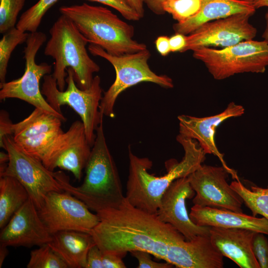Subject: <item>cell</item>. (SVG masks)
I'll return each instance as SVG.
<instances>
[{
	"mask_svg": "<svg viewBox=\"0 0 268 268\" xmlns=\"http://www.w3.org/2000/svg\"><path fill=\"white\" fill-rule=\"evenodd\" d=\"M96 213L99 222L89 234L103 253L123 258L128 252L140 250L165 261L168 247L186 240L171 225L134 206L126 198L119 207Z\"/></svg>",
	"mask_w": 268,
	"mask_h": 268,
	"instance_id": "6da1fadb",
	"label": "cell"
},
{
	"mask_svg": "<svg viewBox=\"0 0 268 268\" xmlns=\"http://www.w3.org/2000/svg\"><path fill=\"white\" fill-rule=\"evenodd\" d=\"M176 139L184 148V156L180 162L172 160L166 162L167 173L161 176L149 173L152 161L147 157L134 155L129 147V175L125 197L134 206L156 214L161 198L171 184L189 176L205 160L206 154L196 140L180 134Z\"/></svg>",
	"mask_w": 268,
	"mask_h": 268,
	"instance_id": "7a4b0ae2",
	"label": "cell"
},
{
	"mask_svg": "<svg viewBox=\"0 0 268 268\" xmlns=\"http://www.w3.org/2000/svg\"><path fill=\"white\" fill-rule=\"evenodd\" d=\"M82 184L74 187L63 171H57V179L64 191L82 201L96 212L117 208L126 197L114 159L108 148L102 120L96 131V138L85 167Z\"/></svg>",
	"mask_w": 268,
	"mask_h": 268,
	"instance_id": "3957f363",
	"label": "cell"
},
{
	"mask_svg": "<svg viewBox=\"0 0 268 268\" xmlns=\"http://www.w3.org/2000/svg\"><path fill=\"white\" fill-rule=\"evenodd\" d=\"M51 38L44 49V54L55 60L53 76L61 91L65 90L67 67L74 71V78L80 89L89 88L93 80V73L100 70L99 66L92 60L87 51L88 40L73 22L61 15L49 30Z\"/></svg>",
	"mask_w": 268,
	"mask_h": 268,
	"instance_id": "277c9868",
	"label": "cell"
},
{
	"mask_svg": "<svg viewBox=\"0 0 268 268\" xmlns=\"http://www.w3.org/2000/svg\"><path fill=\"white\" fill-rule=\"evenodd\" d=\"M59 11L73 22L88 43L99 46L110 55L120 56L147 49L145 44L133 39L134 26L105 7L83 3L62 6Z\"/></svg>",
	"mask_w": 268,
	"mask_h": 268,
	"instance_id": "5b68a950",
	"label": "cell"
},
{
	"mask_svg": "<svg viewBox=\"0 0 268 268\" xmlns=\"http://www.w3.org/2000/svg\"><path fill=\"white\" fill-rule=\"evenodd\" d=\"M89 52L107 60L116 71L114 82L104 93L99 106L103 116L114 118V105L119 95L127 88L142 82H149L165 88L174 87L172 79L166 75H158L149 67L148 61L151 54L146 49L139 52L115 56L108 54L99 46L90 44Z\"/></svg>",
	"mask_w": 268,
	"mask_h": 268,
	"instance_id": "8992f818",
	"label": "cell"
},
{
	"mask_svg": "<svg viewBox=\"0 0 268 268\" xmlns=\"http://www.w3.org/2000/svg\"><path fill=\"white\" fill-rule=\"evenodd\" d=\"M66 81L67 84L66 90L59 89L56 79L52 74L43 77L44 81L41 91L45 96L48 103L57 112L62 113L61 107L67 105L80 116L83 124L87 141L92 147L96 138V131L103 115L99 111L102 98V89L100 86L99 76L94 77L91 86L86 89H80L76 85L73 70L68 67Z\"/></svg>",
	"mask_w": 268,
	"mask_h": 268,
	"instance_id": "52a82bcc",
	"label": "cell"
},
{
	"mask_svg": "<svg viewBox=\"0 0 268 268\" xmlns=\"http://www.w3.org/2000/svg\"><path fill=\"white\" fill-rule=\"evenodd\" d=\"M193 51L194 58L203 63L216 80L244 72L264 73L268 66L265 40H245L220 50L201 47Z\"/></svg>",
	"mask_w": 268,
	"mask_h": 268,
	"instance_id": "ba28073f",
	"label": "cell"
},
{
	"mask_svg": "<svg viewBox=\"0 0 268 268\" xmlns=\"http://www.w3.org/2000/svg\"><path fill=\"white\" fill-rule=\"evenodd\" d=\"M47 40L42 32L30 33L24 49L25 68L22 76L13 80L0 84V99L17 98L26 101L35 108L52 114L63 122L66 121L63 113L56 111L43 96L40 87L42 77L50 74L52 66L46 63L37 64L36 55Z\"/></svg>",
	"mask_w": 268,
	"mask_h": 268,
	"instance_id": "9c48e42d",
	"label": "cell"
},
{
	"mask_svg": "<svg viewBox=\"0 0 268 268\" xmlns=\"http://www.w3.org/2000/svg\"><path fill=\"white\" fill-rule=\"evenodd\" d=\"M9 155L5 171L0 177L11 176L27 190L37 209L52 192H64L57 179V171L47 168L41 161L23 151L14 142L12 135H6L0 143Z\"/></svg>",
	"mask_w": 268,
	"mask_h": 268,
	"instance_id": "30bf717a",
	"label": "cell"
},
{
	"mask_svg": "<svg viewBox=\"0 0 268 268\" xmlns=\"http://www.w3.org/2000/svg\"><path fill=\"white\" fill-rule=\"evenodd\" d=\"M39 215L49 233L76 231L89 233L99 222L81 200L65 191L52 192L38 209Z\"/></svg>",
	"mask_w": 268,
	"mask_h": 268,
	"instance_id": "8fae6325",
	"label": "cell"
},
{
	"mask_svg": "<svg viewBox=\"0 0 268 268\" xmlns=\"http://www.w3.org/2000/svg\"><path fill=\"white\" fill-rule=\"evenodd\" d=\"M228 174L222 166L201 164L188 176L195 192L194 205L243 212V201L227 183Z\"/></svg>",
	"mask_w": 268,
	"mask_h": 268,
	"instance_id": "7c38bea8",
	"label": "cell"
},
{
	"mask_svg": "<svg viewBox=\"0 0 268 268\" xmlns=\"http://www.w3.org/2000/svg\"><path fill=\"white\" fill-rule=\"evenodd\" d=\"M252 15L240 13L203 24L186 36V45L182 53L201 47L225 48L253 40L257 30L249 22Z\"/></svg>",
	"mask_w": 268,
	"mask_h": 268,
	"instance_id": "4fadbf2b",
	"label": "cell"
},
{
	"mask_svg": "<svg viewBox=\"0 0 268 268\" xmlns=\"http://www.w3.org/2000/svg\"><path fill=\"white\" fill-rule=\"evenodd\" d=\"M195 195L188 177L177 179L163 194L156 213L160 220L173 226L187 241L199 235H209L210 227L196 225L188 213L186 200Z\"/></svg>",
	"mask_w": 268,
	"mask_h": 268,
	"instance_id": "5bb4252c",
	"label": "cell"
},
{
	"mask_svg": "<svg viewBox=\"0 0 268 268\" xmlns=\"http://www.w3.org/2000/svg\"><path fill=\"white\" fill-rule=\"evenodd\" d=\"M244 112L245 109L242 105L231 102L223 111L215 115L201 118L179 115V134L196 140L206 154H212L218 157L222 166L233 179L240 180L237 172L227 165L223 154L217 147L215 133L216 128L223 122L232 117L241 116Z\"/></svg>",
	"mask_w": 268,
	"mask_h": 268,
	"instance_id": "9a60e30c",
	"label": "cell"
},
{
	"mask_svg": "<svg viewBox=\"0 0 268 268\" xmlns=\"http://www.w3.org/2000/svg\"><path fill=\"white\" fill-rule=\"evenodd\" d=\"M52 239L30 198L1 229L0 244L31 247L49 243Z\"/></svg>",
	"mask_w": 268,
	"mask_h": 268,
	"instance_id": "2e32d148",
	"label": "cell"
},
{
	"mask_svg": "<svg viewBox=\"0 0 268 268\" xmlns=\"http://www.w3.org/2000/svg\"><path fill=\"white\" fill-rule=\"evenodd\" d=\"M92 147L86 138L82 121L72 123L56 146L47 168L54 171L56 168L71 172L75 179L80 180L90 156Z\"/></svg>",
	"mask_w": 268,
	"mask_h": 268,
	"instance_id": "e0dca14e",
	"label": "cell"
},
{
	"mask_svg": "<svg viewBox=\"0 0 268 268\" xmlns=\"http://www.w3.org/2000/svg\"><path fill=\"white\" fill-rule=\"evenodd\" d=\"M223 258L209 235H203L170 245L165 261L179 268H222Z\"/></svg>",
	"mask_w": 268,
	"mask_h": 268,
	"instance_id": "ac0fdd59",
	"label": "cell"
},
{
	"mask_svg": "<svg viewBox=\"0 0 268 268\" xmlns=\"http://www.w3.org/2000/svg\"><path fill=\"white\" fill-rule=\"evenodd\" d=\"M256 231L243 228L210 227L209 236L213 246L241 268H260L252 251Z\"/></svg>",
	"mask_w": 268,
	"mask_h": 268,
	"instance_id": "d6986e66",
	"label": "cell"
},
{
	"mask_svg": "<svg viewBox=\"0 0 268 268\" xmlns=\"http://www.w3.org/2000/svg\"><path fill=\"white\" fill-rule=\"evenodd\" d=\"M192 221L201 226L243 228L268 235V220L243 212L194 205L189 214Z\"/></svg>",
	"mask_w": 268,
	"mask_h": 268,
	"instance_id": "ffe728a7",
	"label": "cell"
},
{
	"mask_svg": "<svg viewBox=\"0 0 268 268\" xmlns=\"http://www.w3.org/2000/svg\"><path fill=\"white\" fill-rule=\"evenodd\" d=\"M252 0H209L200 11L187 20L175 23L176 33L189 35L203 24L240 13L254 14L256 11Z\"/></svg>",
	"mask_w": 268,
	"mask_h": 268,
	"instance_id": "44dd1931",
	"label": "cell"
},
{
	"mask_svg": "<svg viewBox=\"0 0 268 268\" xmlns=\"http://www.w3.org/2000/svg\"><path fill=\"white\" fill-rule=\"evenodd\" d=\"M48 243L70 268H85L87 255L95 244L89 233L72 230L61 231L52 235Z\"/></svg>",
	"mask_w": 268,
	"mask_h": 268,
	"instance_id": "7402d4cb",
	"label": "cell"
},
{
	"mask_svg": "<svg viewBox=\"0 0 268 268\" xmlns=\"http://www.w3.org/2000/svg\"><path fill=\"white\" fill-rule=\"evenodd\" d=\"M29 198L27 190L16 179L9 176L0 177L1 229Z\"/></svg>",
	"mask_w": 268,
	"mask_h": 268,
	"instance_id": "603a6c76",
	"label": "cell"
},
{
	"mask_svg": "<svg viewBox=\"0 0 268 268\" xmlns=\"http://www.w3.org/2000/svg\"><path fill=\"white\" fill-rule=\"evenodd\" d=\"M62 122L57 116L35 108L23 120L12 124V135L14 139H17L58 131L61 129Z\"/></svg>",
	"mask_w": 268,
	"mask_h": 268,
	"instance_id": "cb8c5ba5",
	"label": "cell"
},
{
	"mask_svg": "<svg viewBox=\"0 0 268 268\" xmlns=\"http://www.w3.org/2000/svg\"><path fill=\"white\" fill-rule=\"evenodd\" d=\"M64 134L61 129L26 138L13 140L23 151L41 161L47 168L50 157Z\"/></svg>",
	"mask_w": 268,
	"mask_h": 268,
	"instance_id": "d4e9b609",
	"label": "cell"
},
{
	"mask_svg": "<svg viewBox=\"0 0 268 268\" xmlns=\"http://www.w3.org/2000/svg\"><path fill=\"white\" fill-rule=\"evenodd\" d=\"M230 186L241 197L253 216L260 214L268 220V186L265 188L251 186L249 189L240 180H236L231 182Z\"/></svg>",
	"mask_w": 268,
	"mask_h": 268,
	"instance_id": "484cf974",
	"label": "cell"
},
{
	"mask_svg": "<svg viewBox=\"0 0 268 268\" xmlns=\"http://www.w3.org/2000/svg\"><path fill=\"white\" fill-rule=\"evenodd\" d=\"M29 34L16 27L3 34L0 41V84L6 82L8 63L12 52L18 45L26 42Z\"/></svg>",
	"mask_w": 268,
	"mask_h": 268,
	"instance_id": "4316f807",
	"label": "cell"
},
{
	"mask_svg": "<svg viewBox=\"0 0 268 268\" xmlns=\"http://www.w3.org/2000/svg\"><path fill=\"white\" fill-rule=\"evenodd\" d=\"M59 0H39L21 14L16 27L25 32H37L45 14Z\"/></svg>",
	"mask_w": 268,
	"mask_h": 268,
	"instance_id": "83f0119b",
	"label": "cell"
},
{
	"mask_svg": "<svg viewBox=\"0 0 268 268\" xmlns=\"http://www.w3.org/2000/svg\"><path fill=\"white\" fill-rule=\"evenodd\" d=\"M209 0H166L162 4L165 13L170 14L177 22H182L197 14Z\"/></svg>",
	"mask_w": 268,
	"mask_h": 268,
	"instance_id": "f1b7e54d",
	"label": "cell"
},
{
	"mask_svg": "<svg viewBox=\"0 0 268 268\" xmlns=\"http://www.w3.org/2000/svg\"><path fill=\"white\" fill-rule=\"evenodd\" d=\"M27 268H68L67 265L45 244L31 251Z\"/></svg>",
	"mask_w": 268,
	"mask_h": 268,
	"instance_id": "f546056e",
	"label": "cell"
},
{
	"mask_svg": "<svg viewBox=\"0 0 268 268\" xmlns=\"http://www.w3.org/2000/svg\"><path fill=\"white\" fill-rule=\"evenodd\" d=\"M25 0H0V33L16 27L17 17Z\"/></svg>",
	"mask_w": 268,
	"mask_h": 268,
	"instance_id": "4dcf8cb0",
	"label": "cell"
},
{
	"mask_svg": "<svg viewBox=\"0 0 268 268\" xmlns=\"http://www.w3.org/2000/svg\"><path fill=\"white\" fill-rule=\"evenodd\" d=\"M264 234L256 232L252 242V251L260 268H268V241Z\"/></svg>",
	"mask_w": 268,
	"mask_h": 268,
	"instance_id": "1f68e13d",
	"label": "cell"
},
{
	"mask_svg": "<svg viewBox=\"0 0 268 268\" xmlns=\"http://www.w3.org/2000/svg\"><path fill=\"white\" fill-rule=\"evenodd\" d=\"M97 2L109 6L118 11L129 20L137 21L140 18L131 7L127 0H86Z\"/></svg>",
	"mask_w": 268,
	"mask_h": 268,
	"instance_id": "d6a6232c",
	"label": "cell"
},
{
	"mask_svg": "<svg viewBox=\"0 0 268 268\" xmlns=\"http://www.w3.org/2000/svg\"><path fill=\"white\" fill-rule=\"evenodd\" d=\"M130 253L137 260L138 268H171L174 266L167 262L159 263L153 261L151 254L144 251L136 250Z\"/></svg>",
	"mask_w": 268,
	"mask_h": 268,
	"instance_id": "836d02e7",
	"label": "cell"
},
{
	"mask_svg": "<svg viewBox=\"0 0 268 268\" xmlns=\"http://www.w3.org/2000/svg\"><path fill=\"white\" fill-rule=\"evenodd\" d=\"M103 253L97 245L94 244L89 250L85 268H104Z\"/></svg>",
	"mask_w": 268,
	"mask_h": 268,
	"instance_id": "e575fe53",
	"label": "cell"
},
{
	"mask_svg": "<svg viewBox=\"0 0 268 268\" xmlns=\"http://www.w3.org/2000/svg\"><path fill=\"white\" fill-rule=\"evenodd\" d=\"M102 263L104 268H126L123 258L111 253H102Z\"/></svg>",
	"mask_w": 268,
	"mask_h": 268,
	"instance_id": "d590c367",
	"label": "cell"
},
{
	"mask_svg": "<svg viewBox=\"0 0 268 268\" xmlns=\"http://www.w3.org/2000/svg\"><path fill=\"white\" fill-rule=\"evenodd\" d=\"M12 124L8 113L3 110H1L0 113V143L2 142L4 136L6 135H12Z\"/></svg>",
	"mask_w": 268,
	"mask_h": 268,
	"instance_id": "8d00e7d4",
	"label": "cell"
},
{
	"mask_svg": "<svg viewBox=\"0 0 268 268\" xmlns=\"http://www.w3.org/2000/svg\"><path fill=\"white\" fill-rule=\"evenodd\" d=\"M169 42L172 52H182L186 45V35L175 33L169 38Z\"/></svg>",
	"mask_w": 268,
	"mask_h": 268,
	"instance_id": "74e56055",
	"label": "cell"
},
{
	"mask_svg": "<svg viewBox=\"0 0 268 268\" xmlns=\"http://www.w3.org/2000/svg\"><path fill=\"white\" fill-rule=\"evenodd\" d=\"M155 44L157 51L162 56H166L171 52L169 37L168 36H160L158 37L155 41Z\"/></svg>",
	"mask_w": 268,
	"mask_h": 268,
	"instance_id": "f35d334b",
	"label": "cell"
},
{
	"mask_svg": "<svg viewBox=\"0 0 268 268\" xmlns=\"http://www.w3.org/2000/svg\"><path fill=\"white\" fill-rule=\"evenodd\" d=\"M166 0H144L147 7L154 14L156 15H163L165 14L162 7L163 3Z\"/></svg>",
	"mask_w": 268,
	"mask_h": 268,
	"instance_id": "ab89813d",
	"label": "cell"
},
{
	"mask_svg": "<svg viewBox=\"0 0 268 268\" xmlns=\"http://www.w3.org/2000/svg\"><path fill=\"white\" fill-rule=\"evenodd\" d=\"M131 7L137 13L140 19L142 18L144 14V0H127Z\"/></svg>",
	"mask_w": 268,
	"mask_h": 268,
	"instance_id": "60d3db41",
	"label": "cell"
},
{
	"mask_svg": "<svg viewBox=\"0 0 268 268\" xmlns=\"http://www.w3.org/2000/svg\"><path fill=\"white\" fill-rule=\"evenodd\" d=\"M9 161L8 153L3 152L0 153V174H2L5 170Z\"/></svg>",
	"mask_w": 268,
	"mask_h": 268,
	"instance_id": "b9f144b4",
	"label": "cell"
},
{
	"mask_svg": "<svg viewBox=\"0 0 268 268\" xmlns=\"http://www.w3.org/2000/svg\"><path fill=\"white\" fill-rule=\"evenodd\" d=\"M8 254L7 246L0 244V268L1 267L3 261Z\"/></svg>",
	"mask_w": 268,
	"mask_h": 268,
	"instance_id": "7bdbcfd3",
	"label": "cell"
},
{
	"mask_svg": "<svg viewBox=\"0 0 268 268\" xmlns=\"http://www.w3.org/2000/svg\"><path fill=\"white\" fill-rule=\"evenodd\" d=\"M252 3L256 9L262 7H268V0H252Z\"/></svg>",
	"mask_w": 268,
	"mask_h": 268,
	"instance_id": "ee69618b",
	"label": "cell"
},
{
	"mask_svg": "<svg viewBox=\"0 0 268 268\" xmlns=\"http://www.w3.org/2000/svg\"><path fill=\"white\" fill-rule=\"evenodd\" d=\"M265 19L266 21V26L262 37L264 39V40L268 44V11L265 14Z\"/></svg>",
	"mask_w": 268,
	"mask_h": 268,
	"instance_id": "f6af8a7d",
	"label": "cell"
}]
</instances>
